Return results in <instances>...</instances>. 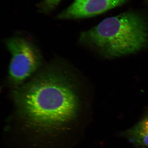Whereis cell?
Wrapping results in <instances>:
<instances>
[{"label": "cell", "mask_w": 148, "mask_h": 148, "mask_svg": "<svg viewBox=\"0 0 148 148\" xmlns=\"http://www.w3.org/2000/svg\"><path fill=\"white\" fill-rule=\"evenodd\" d=\"M79 41L107 58L137 53L148 46V22L140 14L127 12L83 32Z\"/></svg>", "instance_id": "obj_2"}, {"label": "cell", "mask_w": 148, "mask_h": 148, "mask_svg": "<svg viewBox=\"0 0 148 148\" xmlns=\"http://www.w3.org/2000/svg\"><path fill=\"white\" fill-rule=\"evenodd\" d=\"M75 82L66 70L52 66L16 87L12 98L18 116L27 127L46 135L66 130L81 107Z\"/></svg>", "instance_id": "obj_1"}, {"label": "cell", "mask_w": 148, "mask_h": 148, "mask_svg": "<svg viewBox=\"0 0 148 148\" xmlns=\"http://www.w3.org/2000/svg\"><path fill=\"white\" fill-rule=\"evenodd\" d=\"M127 0H75L57 16L59 19L89 18L121 5Z\"/></svg>", "instance_id": "obj_4"}, {"label": "cell", "mask_w": 148, "mask_h": 148, "mask_svg": "<svg viewBox=\"0 0 148 148\" xmlns=\"http://www.w3.org/2000/svg\"><path fill=\"white\" fill-rule=\"evenodd\" d=\"M5 42L11 54L9 79L17 87L39 69L42 63V56L34 44L24 37H10Z\"/></svg>", "instance_id": "obj_3"}, {"label": "cell", "mask_w": 148, "mask_h": 148, "mask_svg": "<svg viewBox=\"0 0 148 148\" xmlns=\"http://www.w3.org/2000/svg\"><path fill=\"white\" fill-rule=\"evenodd\" d=\"M121 135L136 145L148 147V112L140 121Z\"/></svg>", "instance_id": "obj_5"}, {"label": "cell", "mask_w": 148, "mask_h": 148, "mask_svg": "<svg viewBox=\"0 0 148 148\" xmlns=\"http://www.w3.org/2000/svg\"><path fill=\"white\" fill-rule=\"evenodd\" d=\"M61 0H42L38 5L41 13L47 14L51 12L58 5Z\"/></svg>", "instance_id": "obj_6"}]
</instances>
